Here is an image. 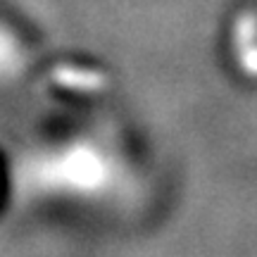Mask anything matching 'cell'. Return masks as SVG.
Returning <instances> with one entry per match:
<instances>
[{
    "mask_svg": "<svg viewBox=\"0 0 257 257\" xmlns=\"http://www.w3.org/2000/svg\"><path fill=\"white\" fill-rule=\"evenodd\" d=\"M53 79H55L57 83H62V86H74V88H88L93 83V79L88 74H76V72H72V69H64V67H60V69L53 72Z\"/></svg>",
    "mask_w": 257,
    "mask_h": 257,
    "instance_id": "cell-1",
    "label": "cell"
}]
</instances>
